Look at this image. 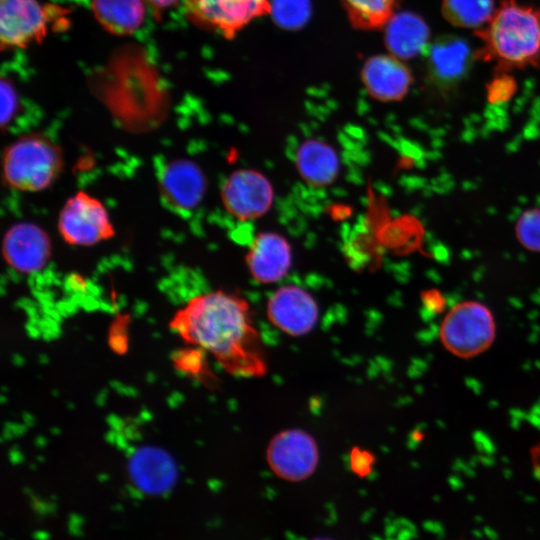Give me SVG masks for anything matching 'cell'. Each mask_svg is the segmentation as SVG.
Here are the masks:
<instances>
[{"instance_id": "1", "label": "cell", "mask_w": 540, "mask_h": 540, "mask_svg": "<svg viewBox=\"0 0 540 540\" xmlns=\"http://www.w3.org/2000/svg\"><path fill=\"white\" fill-rule=\"evenodd\" d=\"M189 345L211 354L229 374L259 377L267 365L249 304L242 297L216 290L192 297L170 322Z\"/></svg>"}, {"instance_id": "2", "label": "cell", "mask_w": 540, "mask_h": 540, "mask_svg": "<svg viewBox=\"0 0 540 540\" xmlns=\"http://www.w3.org/2000/svg\"><path fill=\"white\" fill-rule=\"evenodd\" d=\"M482 40L480 56L502 69L540 63V9L505 0L486 26L476 33Z\"/></svg>"}, {"instance_id": "3", "label": "cell", "mask_w": 540, "mask_h": 540, "mask_svg": "<svg viewBox=\"0 0 540 540\" xmlns=\"http://www.w3.org/2000/svg\"><path fill=\"white\" fill-rule=\"evenodd\" d=\"M60 147L41 133L25 134L9 145L2 155L5 183L21 192H39L55 183L63 170Z\"/></svg>"}, {"instance_id": "4", "label": "cell", "mask_w": 540, "mask_h": 540, "mask_svg": "<svg viewBox=\"0 0 540 540\" xmlns=\"http://www.w3.org/2000/svg\"><path fill=\"white\" fill-rule=\"evenodd\" d=\"M69 11L37 0H0L2 49L24 48L40 42L50 28L65 27Z\"/></svg>"}, {"instance_id": "5", "label": "cell", "mask_w": 540, "mask_h": 540, "mask_svg": "<svg viewBox=\"0 0 540 540\" xmlns=\"http://www.w3.org/2000/svg\"><path fill=\"white\" fill-rule=\"evenodd\" d=\"M495 337V322L489 309L478 302L455 305L440 326V339L445 348L461 358L484 352Z\"/></svg>"}, {"instance_id": "6", "label": "cell", "mask_w": 540, "mask_h": 540, "mask_svg": "<svg viewBox=\"0 0 540 540\" xmlns=\"http://www.w3.org/2000/svg\"><path fill=\"white\" fill-rule=\"evenodd\" d=\"M61 238L69 245L89 247L115 235L105 205L85 191H78L63 205L57 220Z\"/></svg>"}, {"instance_id": "7", "label": "cell", "mask_w": 540, "mask_h": 540, "mask_svg": "<svg viewBox=\"0 0 540 540\" xmlns=\"http://www.w3.org/2000/svg\"><path fill=\"white\" fill-rule=\"evenodd\" d=\"M194 24L233 38L253 19L270 13V0H185Z\"/></svg>"}, {"instance_id": "8", "label": "cell", "mask_w": 540, "mask_h": 540, "mask_svg": "<svg viewBox=\"0 0 540 540\" xmlns=\"http://www.w3.org/2000/svg\"><path fill=\"white\" fill-rule=\"evenodd\" d=\"M266 460L274 474L281 479L302 481L316 470L318 445L313 436L304 430H283L270 440Z\"/></svg>"}, {"instance_id": "9", "label": "cell", "mask_w": 540, "mask_h": 540, "mask_svg": "<svg viewBox=\"0 0 540 540\" xmlns=\"http://www.w3.org/2000/svg\"><path fill=\"white\" fill-rule=\"evenodd\" d=\"M224 208L233 217L247 221L266 214L274 200V190L269 179L254 169L232 172L221 189Z\"/></svg>"}, {"instance_id": "10", "label": "cell", "mask_w": 540, "mask_h": 540, "mask_svg": "<svg viewBox=\"0 0 540 540\" xmlns=\"http://www.w3.org/2000/svg\"><path fill=\"white\" fill-rule=\"evenodd\" d=\"M158 185L166 206L183 214L201 203L207 190V179L194 161L174 159L159 168Z\"/></svg>"}, {"instance_id": "11", "label": "cell", "mask_w": 540, "mask_h": 540, "mask_svg": "<svg viewBox=\"0 0 540 540\" xmlns=\"http://www.w3.org/2000/svg\"><path fill=\"white\" fill-rule=\"evenodd\" d=\"M2 255L6 264L22 274L40 271L52 255L50 236L31 222L13 224L4 234Z\"/></svg>"}, {"instance_id": "12", "label": "cell", "mask_w": 540, "mask_h": 540, "mask_svg": "<svg viewBox=\"0 0 540 540\" xmlns=\"http://www.w3.org/2000/svg\"><path fill=\"white\" fill-rule=\"evenodd\" d=\"M269 321L290 336L308 334L316 325L319 307L315 298L296 285L278 288L267 303Z\"/></svg>"}, {"instance_id": "13", "label": "cell", "mask_w": 540, "mask_h": 540, "mask_svg": "<svg viewBox=\"0 0 540 540\" xmlns=\"http://www.w3.org/2000/svg\"><path fill=\"white\" fill-rule=\"evenodd\" d=\"M361 79L368 94L381 102L401 100L413 81L410 69L393 55L368 58L361 69Z\"/></svg>"}, {"instance_id": "14", "label": "cell", "mask_w": 540, "mask_h": 540, "mask_svg": "<svg viewBox=\"0 0 540 540\" xmlns=\"http://www.w3.org/2000/svg\"><path fill=\"white\" fill-rule=\"evenodd\" d=\"M246 264L257 282H278L292 265L291 246L285 237L276 232H260L246 255Z\"/></svg>"}, {"instance_id": "15", "label": "cell", "mask_w": 540, "mask_h": 540, "mask_svg": "<svg viewBox=\"0 0 540 540\" xmlns=\"http://www.w3.org/2000/svg\"><path fill=\"white\" fill-rule=\"evenodd\" d=\"M128 470L134 485L153 495L172 488L177 476L176 466L168 454L151 447L135 452L129 461Z\"/></svg>"}, {"instance_id": "16", "label": "cell", "mask_w": 540, "mask_h": 540, "mask_svg": "<svg viewBox=\"0 0 540 540\" xmlns=\"http://www.w3.org/2000/svg\"><path fill=\"white\" fill-rule=\"evenodd\" d=\"M295 163L301 178L316 187L332 184L340 170L336 150L330 144L314 138L300 144Z\"/></svg>"}, {"instance_id": "17", "label": "cell", "mask_w": 540, "mask_h": 540, "mask_svg": "<svg viewBox=\"0 0 540 540\" xmlns=\"http://www.w3.org/2000/svg\"><path fill=\"white\" fill-rule=\"evenodd\" d=\"M428 38V26L412 12L394 14L386 24V46L391 55L399 59L419 54L426 47Z\"/></svg>"}, {"instance_id": "18", "label": "cell", "mask_w": 540, "mask_h": 540, "mask_svg": "<svg viewBox=\"0 0 540 540\" xmlns=\"http://www.w3.org/2000/svg\"><path fill=\"white\" fill-rule=\"evenodd\" d=\"M470 59L468 45L457 38H445L433 43L428 53L429 70L434 80L451 84L467 70Z\"/></svg>"}, {"instance_id": "19", "label": "cell", "mask_w": 540, "mask_h": 540, "mask_svg": "<svg viewBox=\"0 0 540 540\" xmlns=\"http://www.w3.org/2000/svg\"><path fill=\"white\" fill-rule=\"evenodd\" d=\"M92 11L105 30L116 35H128L142 24L143 0H92Z\"/></svg>"}, {"instance_id": "20", "label": "cell", "mask_w": 540, "mask_h": 540, "mask_svg": "<svg viewBox=\"0 0 540 540\" xmlns=\"http://www.w3.org/2000/svg\"><path fill=\"white\" fill-rule=\"evenodd\" d=\"M351 24L358 29L383 27L394 15L399 0H342Z\"/></svg>"}, {"instance_id": "21", "label": "cell", "mask_w": 540, "mask_h": 540, "mask_svg": "<svg viewBox=\"0 0 540 540\" xmlns=\"http://www.w3.org/2000/svg\"><path fill=\"white\" fill-rule=\"evenodd\" d=\"M493 0H443L442 13L453 25L478 27L490 21L494 12Z\"/></svg>"}, {"instance_id": "22", "label": "cell", "mask_w": 540, "mask_h": 540, "mask_svg": "<svg viewBox=\"0 0 540 540\" xmlns=\"http://www.w3.org/2000/svg\"><path fill=\"white\" fill-rule=\"evenodd\" d=\"M311 12L309 0H270V13L274 21L287 29H297L308 20Z\"/></svg>"}, {"instance_id": "23", "label": "cell", "mask_w": 540, "mask_h": 540, "mask_svg": "<svg viewBox=\"0 0 540 540\" xmlns=\"http://www.w3.org/2000/svg\"><path fill=\"white\" fill-rule=\"evenodd\" d=\"M516 233L524 247L540 252V208L527 210L520 216Z\"/></svg>"}, {"instance_id": "24", "label": "cell", "mask_w": 540, "mask_h": 540, "mask_svg": "<svg viewBox=\"0 0 540 540\" xmlns=\"http://www.w3.org/2000/svg\"><path fill=\"white\" fill-rule=\"evenodd\" d=\"M203 350L198 347L186 348L174 354L173 362L176 369L193 377H201L206 374L205 358Z\"/></svg>"}, {"instance_id": "25", "label": "cell", "mask_w": 540, "mask_h": 540, "mask_svg": "<svg viewBox=\"0 0 540 540\" xmlns=\"http://www.w3.org/2000/svg\"><path fill=\"white\" fill-rule=\"evenodd\" d=\"M18 107V96L10 81L1 80V125L5 128L16 114Z\"/></svg>"}, {"instance_id": "26", "label": "cell", "mask_w": 540, "mask_h": 540, "mask_svg": "<svg viewBox=\"0 0 540 540\" xmlns=\"http://www.w3.org/2000/svg\"><path fill=\"white\" fill-rule=\"evenodd\" d=\"M178 1L179 0H146L157 16H159L162 11L176 5Z\"/></svg>"}, {"instance_id": "27", "label": "cell", "mask_w": 540, "mask_h": 540, "mask_svg": "<svg viewBox=\"0 0 540 540\" xmlns=\"http://www.w3.org/2000/svg\"><path fill=\"white\" fill-rule=\"evenodd\" d=\"M314 540H330V539H319V538H317V539H314Z\"/></svg>"}]
</instances>
